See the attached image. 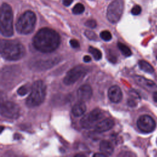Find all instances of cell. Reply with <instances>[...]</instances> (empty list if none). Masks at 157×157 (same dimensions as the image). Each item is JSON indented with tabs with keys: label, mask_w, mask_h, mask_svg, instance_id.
<instances>
[{
	"label": "cell",
	"mask_w": 157,
	"mask_h": 157,
	"mask_svg": "<svg viewBox=\"0 0 157 157\" xmlns=\"http://www.w3.org/2000/svg\"><path fill=\"white\" fill-rule=\"evenodd\" d=\"M61 42L59 34L55 30L43 28L39 30L33 39L34 47L42 53L54 52Z\"/></svg>",
	"instance_id": "1"
},
{
	"label": "cell",
	"mask_w": 157,
	"mask_h": 157,
	"mask_svg": "<svg viewBox=\"0 0 157 157\" xmlns=\"http://www.w3.org/2000/svg\"><path fill=\"white\" fill-rule=\"evenodd\" d=\"M1 55L8 61H17L25 54V48L20 42L14 40H1Z\"/></svg>",
	"instance_id": "2"
},
{
	"label": "cell",
	"mask_w": 157,
	"mask_h": 157,
	"mask_svg": "<svg viewBox=\"0 0 157 157\" xmlns=\"http://www.w3.org/2000/svg\"><path fill=\"white\" fill-rule=\"evenodd\" d=\"M13 19L12 7L7 3H3L1 7L0 30L5 37H10L13 34Z\"/></svg>",
	"instance_id": "3"
},
{
	"label": "cell",
	"mask_w": 157,
	"mask_h": 157,
	"mask_svg": "<svg viewBox=\"0 0 157 157\" xmlns=\"http://www.w3.org/2000/svg\"><path fill=\"white\" fill-rule=\"evenodd\" d=\"M46 94V86L42 80L36 81L31 86V93L26 99V104L29 107L40 105L44 101Z\"/></svg>",
	"instance_id": "4"
},
{
	"label": "cell",
	"mask_w": 157,
	"mask_h": 157,
	"mask_svg": "<svg viewBox=\"0 0 157 157\" xmlns=\"http://www.w3.org/2000/svg\"><path fill=\"white\" fill-rule=\"evenodd\" d=\"M36 22V14L33 11L27 10L18 19L15 25L16 30L20 34H29L34 29Z\"/></svg>",
	"instance_id": "5"
},
{
	"label": "cell",
	"mask_w": 157,
	"mask_h": 157,
	"mask_svg": "<svg viewBox=\"0 0 157 157\" xmlns=\"http://www.w3.org/2000/svg\"><path fill=\"white\" fill-rule=\"evenodd\" d=\"M123 0H113L108 6L107 9V18L111 23L118 22L123 12Z\"/></svg>",
	"instance_id": "6"
},
{
	"label": "cell",
	"mask_w": 157,
	"mask_h": 157,
	"mask_svg": "<svg viewBox=\"0 0 157 157\" xmlns=\"http://www.w3.org/2000/svg\"><path fill=\"white\" fill-rule=\"evenodd\" d=\"M103 112L96 108L82 117L80 120V125L84 129H90L93 126H95L96 123H98L103 118Z\"/></svg>",
	"instance_id": "7"
},
{
	"label": "cell",
	"mask_w": 157,
	"mask_h": 157,
	"mask_svg": "<svg viewBox=\"0 0 157 157\" xmlns=\"http://www.w3.org/2000/svg\"><path fill=\"white\" fill-rule=\"evenodd\" d=\"M1 114L6 118L17 119L20 115V107L13 102H4L1 104Z\"/></svg>",
	"instance_id": "8"
},
{
	"label": "cell",
	"mask_w": 157,
	"mask_h": 157,
	"mask_svg": "<svg viewBox=\"0 0 157 157\" xmlns=\"http://www.w3.org/2000/svg\"><path fill=\"white\" fill-rule=\"evenodd\" d=\"M86 72V69L82 66H77L69 71L64 77L63 82L66 85L75 83Z\"/></svg>",
	"instance_id": "9"
},
{
	"label": "cell",
	"mask_w": 157,
	"mask_h": 157,
	"mask_svg": "<svg viewBox=\"0 0 157 157\" xmlns=\"http://www.w3.org/2000/svg\"><path fill=\"white\" fill-rule=\"evenodd\" d=\"M137 126L142 132L149 133L153 131L156 128V123L150 116L148 115H141L137 121Z\"/></svg>",
	"instance_id": "10"
},
{
	"label": "cell",
	"mask_w": 157,
	"mask_h": 157,
	"mask_svg": "<svg viewBox=\"0 0 157 157\" xmlns=\"http://www.w3.org/2000/svg\"><path fill=\"white\" fill-rule=\"evenodd\" d=\"M133 78L139 86L145 90L149 92H152L153 93L157 91V85L153 81L140 75H134Z\"/></svg>",
	"instance_id": "11"
},
{
	"label": "cell",
	"mask_w": 157,
	"mask_h": 157,
	"mask_svg": "<svg viewBox=\"0 0 157 157\" xmlns=\"http://www.w3.org/2000/svg\"><path fill=\"white\" fill-rule=\"evenodd\" d=\"M93 91L91 87L87 85H83L78 88L77 91V95L80 101L85 102L90 99L92 96Z\"/></svg>",
	"instance_id": "12"
},
{
	"label": "cell",
	"mask_w": 157,
	"mask_h": 157,
	"mask_svg": "<svg viewBox=\"0 0 157 157\" xmlns=\"http://www.w3.org/2000/svg\"><path fill=\"white\" fill-rule=\"evenodd\" d=\"M108 97L112 102L118 103L120 102L123 97L120 88L117 85L111 86L108 90Z\"/></svg>",
	"instance_id": "13"
},
{
	"label": "cell",
	"mask_w": 157,
	"mask_h": 157,
	"mask_svg": "<svg viewBox=\"0 0 157 157\" xmlns=\"http://www.w3.org/2000/svg\"><path fill=\"white\" fill-rule=\"evenodd\" d=\"M114 125L113 121L110 118H105L99 121L94 126V130L98 132H102L110 130Z\"/></svg>",
	"instance_id": "14"
},
{
	"label": "cell",
	"mask_w": 157,
	"mask_h": 157,
	"mask_svg": "<svg viewBox=\"0 0 157 157\" xmlns=\"http://www.w3.org/2000/svg\"><path fill=\"white\" fill-rule=\"evenodd\" d=\"M99 149L102 153L106 155H112L114 151L112 144L108 140H103L100 142Z\"/></svg>",
	"instance_id": "15"
},
{
	"label": "cell",
	"mask_w": 157,
	"mask_h": 157,
	"mask_svg": "<svg viewBox=\"0 0 157 157\" xmlns=\"http://www.w3.org/2000/svg\"><path fill=\"white\" fill-rule=\"evenodd\" d=\"M86 110V105L84 102L80 101L76 103L72 109V112L75 117H80L85 112Z\"/></svg>",
	"instance_id": "16"
},
{
	"label": "cell",
	"mask_w": 157,
	"mask_h": 157,
	"mask_svg": "<svg viewBox=\"0 0 157 157\" xmlns=\"http://www.w3.org/2000/svg\"><path fill=\"white\" fill-rule=\"evenodd\" d=\"M138 64L140 69L143 71L149 74H152L154 72L153 67L148 62L144 60H140Z\"/></svg>",
	"instance_id": "17"
},
{
	"label": "cell",
	"mask_w": 157,
	"mask_h": 157,
	"mask_svg": "<svg viewBox=\"0 0 157 157\" xmlns=\"http://www.w3.org/2000/svg\"><path fill=\"white\" fill-rule=\"evenodd\" d=\"M117 47H118L120 51L121 52V53L125 56H130L132 55V52L130 50V48L126 46L125 44L121 43V42H118L117 44Z\"/></svg>",
	"instance_id": "18"
},
{
	"label": "cell",
	"mask_w": 157,
	"mask_h": 157,
	"mask_svg": "<svg viewBox=\"0 0 157 157\" xmlns=\"http://www.w3.org/2000/svg\"><path fill=\"white\" fill-rule=\"evenodd\" d=\"M88 51L93 55V58L96 60H100L101 59L102 53H101V52L99 49L90 46L88 48Z\"/></svg>",
	"instance_id": "19"
},
{
	"label": "cell",
	"mask_w": 157,
	"mask_h": 157,
	"mask_svg": "<svg viewBox=\"0 0 157 157\" xmlns=\"http://www.w3.org/2000/svg\"><path fill=\"white\" fill-rule=\"evenodd\" d=\"M84 10H85V7L81 3L76 4L72 9V12L75 15L81 14L84 12Z\"/></svg>",
	"instance_id": "20"
},
{
	"label": "cell",
	"mask_w": 157,
	"mask_h": 157,
	"mask_svg": "<svg viewBox=\"0 0 157 157\" xmlns=\"http://www.w3.org/2000/svg\"><path fill=\"white\" fill-rule=\"evenodd\" d=\"M100 37L105 41H109L112 39V34L109 31H103L100 33Z\"/></svg>",
	"instance_id": "21"
},
{
	"label": "cell",
	"mask_w": 157,
	"mask_h": 157,
	"mask_svg": "<svg viewBox=\"0 0 157 157\" xmlns=\"http://www.w3.org/2000/svg\"><path fill=\"white\" fill-rule=\"evenodd\" d=\"M29 87L28 85H23L18 89L17 93L20 96H25L29 92Z\"/></svg>",
	"instance_id": "22"
},
{
	"label": "cell",
	"mask_w": 157,
	"mask_h": 157,
	"mask_svg": "<svg viewBox=\"0 0 157 157\" xmlns=\"http://www.w3.org/2000/svg\"><path fill=\"white\" fill-rule=\"evenodd\" d=\"M85 35L90 40H95L97 39V36H96V34L94 32L90 31V30H86L85 31Z\"/></svg>",
	"instance_id": "23"
},
{
	"label": "cell",
	"mask_w": 157,
	"mask_h": 157,
	"mask_svg": "<svg viewBox=\"0 0 157 157\" xmlns=\"http://www.w3.org/2000/svg\"><path fill=\"white\" fill-rule=\"evenodd\" d=\"M141 11H142L141 7L139 5H136L132 8L131 13L134 15H138L140 13Z\"/></svg>",
	"instance_id": "24"
},
{
	"label": "cell",
	"mask_w": 157,
	"mask_h": 157,
	"mask_svg": "<svg viewBox=\"0 0 157 157\" xmlns=\"http://www.w3.org/2000/svg\"><path fill=\"white\" fill-rule=\"evenodd\" d=\"M85 25L86 26H87L90 28H94L96 26L97 23L94 20L91 19V20H88L86 21V22L85 23Z\"/></svg>",
	"instance_id": "25"
},
{
	"label": "cell",
	"mask_w": 157,
	"mask_h": 157,
	"mask_svg": "<svg viewBox=\"0 0 157 157\" xmlns=\"http://www.w3.org/2000/svg\"><path fill=\"white\" fill-rule=\"evenodd\" d=\"M69 43H70V45L72 47V48H77L79 47L80 46V44H79V42L75 40V39H71L70 41H69Z\"/></svg>",
	"instance_id": "26"
},
{
	"label": "cell",
	"mask_w": 157,
	"mask_h": 157,
	"mask_svg": "<svg viewBox=\"0 0 157 157\" xmlns=\"http://www.w3.org/2000/svg\"><path fill=\"white\" fill-rule=\"evenodd\" d=\"M72 1L73 0H63V4L65 6H69L72 4Z\"/></svg>",
	"instance_id": "27"
},
{
	"label": "cell",
	"mask_w": 157,
	"mask_h": 157,
	"mask_svg": "<svg viewBox=\"0 0 157 157\" xmlns=\"http://www.w3.org/2000/svg\"><path fill=\"white\" fill-rule=\"evenodd\" d=\"M83 60L84 62H85V63H88V62L91 61V57H90V56H88V55H85V56L83 57Z\"/></svg>",
	"instance_id": "28"
},
{
	"label": "cell",
	"mask_w": 157,
	"mask_h": 157,
	"mask_svg": "<svg viewBox=\"0 0 157 157\" xmlns=\"http://www.w3.org/2000/svg\"><path fill=\"white\" fill-rule=\"evenodd\" d=\"M128 104L129 106L131 107H134L136 105V104H135V102L133 101L132 100H129L128 102Z\"/></svg>",
	"instance_id": "29"
},
{
	"label": "cell",
	"mask_w": 157,
	"mask_h": 157,
	"mask_svg": "<svg viewBox=\"0 0 157 157\" xmlns=\"http://www.w3.org/2000/svg\"><path fill=\"white\" fill-rule=\"evenodd\" d=\"M93 156H102V157H105V156H106L107 155L102 153H95V154L93 155Z\"/></svg>",
	"instance_id": "30"
},
{
	"label": "cell",
	"mask_w": 157,
	"mask_h": 157,
	"mask_svg": "<svg viewBox=\"0 0 157 157\" xmlns=\"http://www.w3.org/2000/svg\"><path fill=\"white\" fill-rule=\"evenodd\" d=\"M153 94V100H154L155 102H157V91L154 92Z\"/></svg>",
	"instance_id": "31"
},
{
	"label": "cell",
	"mask_w": 157,
	"mask_h": 157,
	"mask_svg": "<svg viewBox=\"0 0 157 157\" xmlns=\"http://www.w3.org/2000/svg\"><path fill=\"white\" fill-rule=\"evenodd\" d=\"M156 59H157V55H156Z\"/></svg>",
	"instance_id": "32"
}]
</instances>
